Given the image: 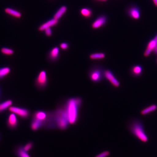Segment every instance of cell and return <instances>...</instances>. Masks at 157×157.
<instances>
[{
    "label": "cell",
    "mask_w": 157,
    "mask_h": 157,
    "mask_svg": "<svg viewBox=\"0 0 157 157\" xmlns=\"http://www.w3.org/2000/svg\"></svg>",
    "instance_id": "33"
},
{
    "label": "cell",
    "mask_w": 157,
    "mask_h": 157,
    "mask_svg": "<svg viewBox=\"0 0 157 157\" xmlns=\"http://www.w3.org/2000/svg\"><path fill=\"white\" fill-rule=\"evenodd\" d=\"M98 1H106L107 0H98Z\"/></svg>",
    "instance_id": "32"
},
{
    "label": "cell",
    "mask_w": 157,
    "mask_h": 157,
    "mask_svg": "<svg viewBox=\"0 0 157 157\" xmlns=\"http://www.w3.org/2000/svg\"><path fill=\"white\" fill-rule=\"evenodd\" d=\"M106 17L104 16H101L98 17L93 23L92 27L94 29H98L102 26L106 22Z\"/></svg>",
    "instance_id": "14"
},
{
    "label": "cell",
    "mask_w": 157,
    "mask_h": 157,
    "mask_svg": "<svg viewBox=\"0 0 157 157\" xmlns=\"http://www.w3.org/2000/svg\"><path fill=\"white\" fill-rule=\"evenodd\" d=\"M82 103L81 98H72L69 99L64 109L67 116L69 124H74L78 118V109Z\"/></svg>",
    "instance_id": "1"
},
{
    "label": "cell",
    "mask_w": 157,
    "mask_h": 157,
    "mask_svg": "<svg viewBox=\"0 0 157 157\" xmlns=\"http://www.w3.org/2000/svg\"><path fill=\"white\" fill-rule=\"evenodd\" d=\"M67 7H65V6H63L56 12V14L54 16V18L56 20H58L59 18H60L62 17L63 14H64L66 11H67Z\"/></svg>",
    "instance_id": "23"
},
{
    "label": "cell",
    "mask_w": 157,
    "mask_h": 157,
    "mask_svg": "<svg viewBox=\"0 0 157 157\" xmlns=\"http://www.w3.org/2000/svg\"><path fill=\"white\" fill-rule=\"evenodd\" d=\"M48 82L47 73L45 70H42L38 74L35 81L36 86L39 88L42 89L46 86Z\"/></svg>",
    "instance_id": "4"
},
{
    "label": "cell",
    "mask_w": 157,
    "mask_h": 157,
    "mask_svg": "<svg viewBox=\"0 0 157 157\" xmlns=\"http://www.w3.org/2000/svg\"><path fill=\"white\" fill-rule=\"evenodd\" d=\"M109 155H110L109 151H106L102 152L99 154L97 155L95 157H107Z\"/></svg>",
    "instance_id": "27"
},
{
    "label": "cell",
    "mask_w": 157,
    "mask_h": 157,
    "mask_svg": "<svg viewBox=\"0 0 157 157\" xmlns=\"http://www.w3.org/2000/svg\"><path fill=\"white\" fill-rule=\"evenodd\" d=\"M131 72L133 76L135 77H139L142 74L143 69L140 65H135L132 67Z\"/></svg>",
    "instance_id": "17"
},
{
    "label": "cell",
    "mask_w": 157,
    "mask_h": 157,
    "mask_svg": "<svg viewBox=\"0 0 157 157\" xmlns=\"http://www.w3.org/2000/svg\"><path fill=\"white\" fill-rule=\"evenodd\" d=\"M129 16L134 19H137L140 17V11L139 8L136 6L130 7L128 10Z\"/></svg>",
    "instance_id": "10"
},
{
    "label": "cell",
    "mask_w": 157,
    "mask_h": 157,
    "mask_svg": "<svg viewBox=\"0 0 157 157\" xmlns=\"http://www.w3.org/2000/svg\"><path fill=\"white\" fill-rule=\"evenodd\" d=\"M153 52L157 55V45L156 46L155 48V49H154Z\"/></svg>",
    "instance_id": "30"
},
{
    "label": "cell",
    "mask_w": 157,
    "mask_h": 157,
    "mask_svg": "<svg viewBox=\"0 0 157 157\" xmlns=\"http://www.w3.org/2000/svg\"><path fill=\"white\" fill-rule=\"evenodd\" d=\"M81 13L84 17H89L91 16L92 11L89 9L84 8L81 10Z\"/></svg>",
    "instance_id": "25"
},
{
    "label": "cell",
    "mask_w": 157,
    "mask_h": 157,
    "mask_svg": "<svg viewBox=\"0 0 157 157\" xmlns=\"http://www.w3.org/2000/svg\"><path fill=\"white\" fill-rule=\"evenodd\" d=\"M44 31H45V33L46 34V36H51L52 33V30L50 28L46 29Z\"/></svg>",
    "instance_id": "29"
},
{
    "label": "cell",
    "mask_w": 157,
    "mask_h": 157,
    "mask_svg": "<svg viewBox=\"0 0 157 157\" xmlns=\"http://www.w3.org/2000/svg\"><path fill=\"white\" fill-rule=\"evenodd\" d=\"M5 11L7 14L11 15L13 17H16V18H19L22 16V14L20 12L10 8H6L5 9Z\"/></svg>",
    "instance_id": "18"
},
{
    "label": "cell",
    "mask_w": 157,
    "mask_h": 157,
    "mask_svg": "<svg viewBox=\"0 0 157 157\" xmlns=\"http://www.w3.org/2000/svg\"><path fill=\"white\" fill-rule=\"evenodd\" d=\"M12 104L11 100H8L0 104V112H2L8 108H9Z\"/></svg>",
    "instance_id": "21"
},
{
    "label": "cell",
    "mask_w": 157,
    "mask_h": 157,
    "mask_svg": "<svg viewBox=\"0 0 157 157\" xmlns=\"http://www.w3.org/2000/svg\"><path fill=\"white\" fill-rule=\"evenodd\" d=\"M11 72V69L8 67L0 68V79L7 76Z\"/></svg>",
    "instance_id": "20"
},
{
    "label": "cell",
    "mask_w": 157,
    "mask_h": 157,
    "mask_svg": "<svg viewBox=\"0 0 157 157\" xmlns=\"http://www.w3.org/2000/svg\"><path fill=\"white\" fill-rule=\"evenodd\" d=\"M104 76L114 87H118L120 86V83L110 70H105L104 71Z\"/></svg>",
    "instance_id": "7"
},
{
    "label": "cell",
    "mask_w": 157,
    "mask_h": 157,
    "mask_svg": "<svg viewBox=\"0 0 157 157\" xmlns=\"http://www.w3.org/2000/svg\"><path fill=\"white\" fill-rule=\"evenodd\" d=\"M60 46L61 48L62 49L67 50L68 48L69 45H68L67 43L63 42V43H62L61 44H60Z\"/></svg>",
    "instance_id": "28"
},
{
    "label": "cell",
    "mask_w": 157,
    "mask_h": 157,
    "mask_svg": "<svg viewBox=\"0 0 157 157\" xmlns=\"http://www.w3.org/2000/svg\"><path fill=\"white\" fill-rule=\"evenodd\" d=\"M48 114L43 111H36L34 113L33 118L43 122H45L46 119L48 118ZM45 125V124H44Z\"/></svg>",
    "instance_id": "11"
},
{
    "label": "cell",
    "mask_w": 157,
    "mask_h": 157,
    "mask_svg": "<svg viewBox=\"0 0 157 157\" xmlns=\"http://www.w3.org/2000/svg\"><path fill=\"white\" fill-rule=\"evenodd\" d=\"M155 6L157 7V0H152Z\"/></svg>",
    "instance_id": "31"
},
{
    "label": "cell",
    "mask_w": 157,
    "mask_h": 157,
    "mask_svg": "<svg viewBox=\"0 0 157 157\" xmlns=\"http://www.w3.org/2000/svg\"><path fill=\"white\" fill-rule=\"evenodd\" d=\"M157 109V106L155 104H152L151 106L146 107L141 110L140 113L142 115H145L154 112Z\"/></svg>",
    "instance_id": "19"
},
{
    "label": "cell",
    "mask_w": 157,
    "mask_h": 157,
    "mask_svg": "<svg viewBox=\"0 0 157 157\" xmlns=\"http://www.w3.org/2000/svg\"><path fill=\"white\" fill-rule=\"evenodd\" d=\"M54 121L56 127L60 130L67 128L69 122L64 108L59 109L53 114Z\"/></svg>",
    "instance_id": "3"
},
{
    "label": "cell",
    "mask_w": 157,
    "mask_h": 157,
    "mask_svg": "<svg viewBox=\"0 0 157 157\" xmlns=\"http://www.w3.org/2000/svg\"><path fill=\"white\" fill-rule=\"evenodd\" d=\"M105 57V54L102 52L92 53L90 56V58L92 60L101 59Z\"/></svg>",
    "instance_id": "22"
},
{
    "label": "cell",
    "mask_w": 157,
    "mask_h": 157,
    "mask_svg": "<svg viewBox=\"0 0 157 157\" xmlns=\"http://www.w3.org/2000/svg\"><path fill=\"white\" fill-rule=\"evenodd\" d=\"M104 73L100 68H94L91 70L89 73L90 79L94 82H99L102 80L104 76Z\"/></svg>",
    "instance_id": "5"
},
{
    "label": "cell",
    "mask_w": 157,
    "mask_h": 157,
    "mask_svg": "<svg viewBox=\"0 0 157 157\" xmlns=\"http://www.w3.org/2000/svg\"><path fill=\"white\" fill-rule=\"evenodd\" d=\"M128 128L132 135L141 142L145 143L148 141V136L144 131L143 123L139 119H135L130 121Z\"/></svg>",
    "instance_id": "2"
},
{
    "label": "cell",
    "mask_w": 157,
    "mask_h": 157,
    "mask_svg": "<svg viewBox=\"0 0 157 157\" xmlns=\"http://www.w3.org/2000/svg\"><path fill=\"white\" fill-rule=\"evenodd\" d=\"M44 124H45V123L43 122L33 118V120L31 122V128L33 131H37L42 127L44 126Z\"/></svg>",
    "instance_id": "13"
},
{
    "label": "cell",
    "mask_w": 157,
    "mask_h": 157,
    "mask_svg": "<svg viewBox=\"0 0 157 157\" xmlns=\"http://www.w3.org/2000/svg\"><path fill=\"white\" fill-rule=\"evenodd\" d=\"M9 110L10 112L17 114L20 117L22 118H27L29 116L30 112L28 109L25 108H20V107H10L9 108Z\"/></svg>",
    "instance_id": "6"
},
{
    "label": "cell",
    "mask_w": 157,
    "mask_h": 157,
    "mask_svg": "<svg viewBox=\"0 0 157 157\" xmlns=\"http://www.w3.org/2000/svg\"><path fill=\"white\" fill-rule=\"evenodd\" d=\"M157 45V35L153 39L151 40L148 44L145 51H144V56L145 57H148L151 54L152 52H153L154 49L155 48L156 46Z\"/></svg>",
    "instance_id": "8"
},
{
    "label": "cell",
    "mask_w": 157,
    "mask_h": 157,
    "mask_svg": "<svg viewBox=\"0 0 157 157\" xmlns=\"http://www.w3.org/2000/svg\"><path fill=\"white\" fill-rule=\"evenodd\" d=\"M59 50L58 47H54L51 50L48 55L49 59L52 61H56L59 58Z\"/></svg>",
    "instance_id": "16"
},
{
    "label": "cell",
    "mask_w": 157,
    "mask_h": 157,
    "mask_svg": "<svg viewBox=\"0 0 157 157\" xmlns=\"http://www.w3.org/2000/svg\"><path fill=\"white\" fill-rule=\"evenodd\" d=\"M33 143L32 142H29L28 143L26 144L25 145L23 146L24 149L26 151L28 152L30 150L33 148Z\"/></svg>",
    "instance_id": "26"
},
{
    "label": "cell",
    "mask_w": 157,
    "mask_h": 157,
    "mask_svg": "<svg viewBox=\"0 0 157 157\" xmlns=\"http://www.w3.org/2000/svg\"><path fill=\"white\" fill-rule=\"evenodd\" d=\"M7 124L9 128L14 129L17 128L18 124V121L16 114L12 113L9 115L7 119Z\"/></svg>",
    "instance_id": "9"
},
{
    "label": "cell",
    "mask_w": 157,
    "mask_h": 157,
    "mask_svg": "<svg viewBox=\"0 0 157 157\" xmlns=\"http://www.w3.org/2000/svg\"><path fill=\"white\" fill-rule=\"evenodd\" d=\"M14 153L17 157H31L28 152L24 149L21 145L18 146L15 148Z\"/></svg>",
    "instance_id": "12"
},
{
    "label": "cell",
    "mask_w": 157,
    "mask_h": 157,
    "mask_svg": "<svg viewBox=\"0 0 157 157\" xmlns=\"http://www.w3.org/2000/svg\"><path fill=\"white\" fill-rule=\"evenodd\" d=\"M57 23L58 20L55 19V18L50 20L40 26L39 29V30L40 31L45 30L46 29L49 28L57 24Z\"/></svg>",
    "instance_id": "15"
},
{
    "label": "cell",
    "mask_w": 157,
    "mask_h": 157,
    "mask_svg": "<svg viewBox=\"0 0 157 157\" xmlns=\"http://www.w3.org/2000/svg\"><path fill=\"white\" fill-rule=\"evenodd\" d=\"M1 51L2 53L6 55H11L14 53V51L13 49L7 48V47H3L1 48Z\"/></svg>",
    "instance_id": "24"
}]
</instances>
